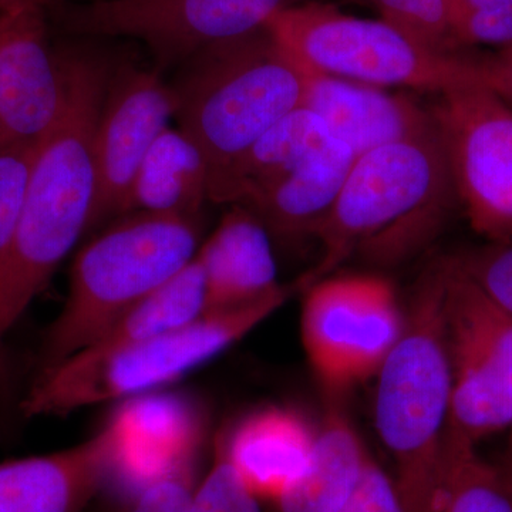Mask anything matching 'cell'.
Wrapping results in <instances>:
<instances>
[{"label": "cell", "instance_id": "1", "mask_svg": "<svg viewBox=\"0 0 512 512\" xmlns=\"http://www.w3.org/2000/svg\"><path fill=\"white\" fill-rule=\"evenodd\" d=\"M64 97L40 138L15 237L0 265V333L22 318L92 221L94 131L113 63L90 47L56 50Z\"/></svg>", "mask_w": 512, "mask_h": 512}, {"label": "cell", "instance_id": "2", "mask_svg": "<svg viewBox=\"0 0 512 512\" xmlns=\"http://www.w3.org/2000/svg\"><path fill=\"white\" fill-rule=\"evenodd\" d=\"M375 421L406 512H433L450 421V357L441 268L421 282L404 329L377 373Z\"/></svg>", "mask_w": 512, "mask_h": 512}, {"label": "cell", "instance_id": "3", "mask_svg": "<svg viewBox=\"0 0 512 512\" xmlns=\"http://www.w3.org/2000/svg\"><path fill=\"white\" fill-rule=\"evenodd\" d=\"M171 86L178 128L211 168V192L249 147L301 107L305 70L265 28L207 47Z\"/></svg>", "mask_w": 512, "mask_h": 512}, {"label": "cell", "instance_id": "4", "mask_svg": "<svg viewBox=\"0 0 512 512\" xmlns=\"http://www.w3.org/2000/svg\"><path fill=\"white\" fill-rule=\"evenodd\" d=\"M200 247V217L133 212L74 259L69 295L46 330L39 373L94 345L131 308L183 271Z\"/></svg>", "mask_w": 512, "mask_h": 512}, {"label": "cell", "instance_id": "5", "mask_svg": "<svg viewBox=\"0 0 512 512\" xmlns=\"http://www.w3.org/2000/svg\"><path fill=\"white\" fill-rule=\"evenodd\" d=\"M451 198L456 194L439 128L357 157L338 198L313 232L322 245V258L299 281L302 288L326 278L356 249L386 258L403 252V244L416 232L439 222Z\"/></svg>", "mask_w": 512, "mask_h": 512}, {"label": "cell", "instance_id": "6", "mask_svg": "<svg viewBox=\"0 0 512 512\" xmlns=\"http://www.w3.org/2000/svg\"><path fill=\"white\" fill-rule=\"evenodd\" d=\"M291 286L247 305L210 311L156 338L84 349L39 373L20 410L25 417L67 416L107 402L136 399L210 362L291 298Z\"/></svg>", "mask_w": 512, "mask_h": 512}, {"label": "cell", "instance_id": "7", "mask_svg": "<svg viewBox=\"0 0 512 512\" xmlns=\"http://www.w3.org/2000/svg\"><path fill=\"white\" fill-rule=\"evenodd\" d=\"M265 29L308 72L439 94L473 83L470 56L436 52L382 19L357 18L333 6H285Z\"/></svg>", "mask_w": 512, "mask_h": 512}, {"label": "cell", "instance_id": "8", "mask_svg": "<svg viewBox=\"0 0 512 512\" xmlns=\"http://www.w3.org/2000/svg\"><path fill=\"white\" fill-rule=\"evenodd\" d=\"M451 392L448 433L476 444L512 426V313L460 268L443 262Z\"/></svg>", "mask_w": 512, "mask_h": 512}, {"label": "cell", "instance_id": "9", "mask_svg": "<svg viewBox=\"0 0 512 512\" xmlns=\"http://www.w3.org/2000/svg\"><path fill=\"white\" fill-rule=\"evenodd\" d=\"M397 293L377 275L323 278L309 286L301 336L322 386L340 394L377 376L404 329Z\"/></svg>", "mask_w": 512, "mask_h": 512}, {"label": "cell", "instance_id": "10", "mask_svg": "<svg viewBox=\"0 0 512 512\" xmlns=\"http://www.w3.org/2000/svg\"><path fill=\"white\" fill-rule=\"evenodd\" d=\"M433 113L471 228L490 242L512 241V107L470 83L441 93Z\"/></svg>", "mask_w": 512, "mask_h": 512}, {"label": "cell", "instance_id": "11", "mask_svg": "<svg viewBox=\"0 0 512 512\" xmlns=\"http://www.w3.org/2000/svg\"><path fill=\"white\" fill-rule=\"evenodd\" d=\"M285 0H89L63 13L76 36L144 43L158 72L207 47L265 28Z\"/></svg>", "mask_w": 512, "mask_h": 512}, {"label": "cell", "instance_id": "12", "mask_svg": "<svg viewBox=\"0 0 512 512\" xmlns=\"http://www.w3.org/2000/svg\"><path fill=\"white\" fill-rule=\"evenodd\" d=\"M174 117L173 89L156 67L113 64L94 131L96 198L90 228L123 217L138 168Z\"/></svg>", "mask_w": 512, "mask_h": 512}, {"label": "cell", "instance_id": "13", "mask_svg": "<svg viewBox=\"0 0 512 512\" xmlns=\"http://www.w3.org/2000/svg\"><path fill=\"white\" fill-rule=\"evenodd\" d=\"M45 15L40 9L0 13V147L39 140L62 110V66Z\"/></svg>", "mask_w": 512, "mask_h": 512}, {"label": "cell", "instance_id": "14", "mask_svg": "<svg viewBox=\"0 0 512 512\" xmlns=\"http://www.w3.org/2000/svg\"><path fill=\"white\" fill-rule=\"evenodd\" d=\"M119 436L110 421L92 439L56 453L0 463V512H84L117 467Z\"/></svg>", "mask_w": 512, "mask_h": 512}, {"label": "cell", "instance_id": "15", "mask_svg": "<svg viewBox=\"0 0 512 512\" xmlns=\"http://www.w3.org/2000/svg\"><path fill=\"white\" fill-rule=\"evenodd\" d=\"M301 107L320 117L356 158L439 128L433 111L404 94L308 70Z\"/></svg>", "mask_w": 512, "mask_h": 512}, {"label": "cell", "instance_id": "16", "mask_svg": "<svg viewBox=\"0 0 512 512\" xmlns=\"http://www.w3.org/2000/svg\"><path fill=\"white\" fill-rule=\"evenodd\" d=\"M207 312L247 305L281 288L268 229L249 208H232L195 255Z\"/></svg>", "mask_w": 512, "mask_h": 512}, {"label": "cell", "instance_id": "17", "mask_svg": "<svg viewBox=\"0 0 512 512\" xmlns=\"http://www.w3.org/2000/svg\"><path fill=\"white\" fill-rule=\"evenodd\" d=\"M315 440L316 431L301 414L269 407L245 417L222 443L249 490L275 503L305 473Z\"/></svg>", "mask_w": 512, "mask_h": 512}, {"label": "cell", "instance_id": "18", "mask_svg": "<svg viewBox=\"0 0 512 512\" xmlns=\"http://www.w3.org/2000/svg\"><path fill=\"white\" fill-rule=\"evenodd\" d=\"M356 156L332 137L291 173L244 202L266 229L282 237L313 235L338 198Z\"/></svg>", "mask_w": 512, "mask_h": 512}, {"label": "cell", "instance_id": "19", "mask_svg": "<svg viewBox=\"0 0 512 512\" xmlns=\"http://www.w3.org/2000/svg\"><path fill=\"white\" fill-rule=\"evenodd\" d=\"M211 168L200 147L168 127L138 168L124 215L133 212L200 217L210 200Z\"/></svg>", "mask_w": 512, "mask_h": 512}, {"label": "cell", "instance_id": "20", "mask_svg": "<svg viewBox=\"0 0 512 512\" xmlns=\"http://www.w3.org/2000/svg\"><path fill=\"white\" fill-rule=\"evenodd\" d=\"M119 436L117 467L138 485L194 460L197 424L171 399L133 400L113 420Z\"/></svg>", "mask_w": 512, "mask_h": 512}, {"label": "cell", "instance_id": "21", "mask_svg": "<svg viewBox=\"0 0 512 512\" xmlns=\"http://www.w3.org/2000/svg\"><path fill=\"white\" fill-rule=\"evenodd\" d=\"M367 454L348 416L330 407L316 431L309 466L278 500L276 512H340L355 494Z\"/></svg>", "mask_w": 512, "mask_h": 512}, {"label": "cell", "instance_id": "22", "mask_svg": "<svg viewBox=\"0 0 512 512\" xmlns=\"http://www.w3.org/2000/svg\"><path fill=\"white\" fill-rule=\"evenodd\" d=\"M311 110L298 107L258 138L211 192V201L244 204L256 191L291 173L332 138Z\"/></svg>", "mask_w": 512, "mask_h": 512}, {"label": "cell", "instance_id": "23", "mask_svg": "<svg viewBox=\"0 0 512 512\" xmlns=\"http://www.w3.org/2000/svg\"><path fill=\"white\" fill-rule=\"evenodd\" d=\"M207 313L204 274L197 259L117 320L90 348L126 345L174 332ZM89 349V348H87Z\"/></svg>", "mask_w": 512, "mask_h": 512}, {"label": "cell", "instance_id": "24", "mask_svg": "<svg viewBox=\"0 0 512 512\" xmlns=\"http://www.w3.org/2000/svg\"><path fill=\"white\" fill-rule=\"evenodd\" d=\"M433 512H512L511 493L500 468L485 463L474 444L448 431Z\"/></svg>", "mask_w": 512, "mask_h": 512}, {"label": "cell", "instance_id": "25", "mask_svg": "<svg viewBox=\"0 0 512 512\" xmlns=\"http://www.w3.org/2000/svg\"><path fill=\"white\" fill-rule=\"evenodd\" d=\"M384 22L421 45L440 53H457L451 39L447 0H372Z\"/></svg>", "mask_w": 512, "mask_h": 512}, {"label": "cell", "instance_id": "26", "mask_svg": "<svg viewBox=\"0 0 512 512\" xmlns=\"http://www.w3.org/2000/svg\"><path fill=\"white\" fill-rule=\"evenodd\" d=\"M39 140L0 147V265L18 228Z\"/></svg>", "mask_w": 512, "mask_h": 512}, {"label": "cell", "instance_id": "27", "mask_svg": "<svg viewBox=\"0 0 512 512\" xmlns=\"http://www.w3.org/2000/svg\"><path fill=\"white\" fill-rule=\"evenodd\" d=\"M191 512H262L261 500L238 476L222 440L207 476L195 487Z\"/></svg>", "mask_w": 512, "mask_h": 512}, {"label": "cell", "instance_id": "28", "mask_svg": "<svg viewBox=\"0 0 512 512\" xmlns=\"http://www.w3.org/2000/svg\"><path fill=\"white\" fill-rule=\"evenodd\" d=\"M454 259L485 293L512 313V241L490 242Z\"/></svg>", "mask_w": 512, "mask_h": 512}, {"label": "cell", "instance_id": "29", "mask_svg": "<svg viewBox=\"0 0 512 512\" xmlns=\"http://www.w3.org/2000/svg\"><path fill=\"white\" fill-rule=\"evenodd\" d=\"M195 487L191 460L138 485L126 512H191Z\"/></svg>", "mask_w": 512, "mask_h": 512}, {"label": "cell", "instance_id": "30", "mask_svg": "<svg viewBox=\"0 0 512 512\" xmlns=\"http://www.w3.org/2000/svg\"><path fill=\"white\" fill-rule=\"evenodd\" d=\"M454 47L512 46V0H495L451 22Z\"/></svg>", "mask_w": 512, "mask_h": 512}, {"label": "cell", "instance_id": "31", "mask_svg": "<svg viewBox=\"0 0 512 512\" xmlns=\"http://www.w3.org/2000/svg\"><path fill=\"white\" fill-rule=\"evenodd\" d=\"M340 512H406L396 485L369 456L360 483Z\"/></svg>", "mask_w": 512, "mask_h": 512}, {"label": "cell", "instance_id": "32", "mask_svg": "<svg viewBox=\"0 0 512 512\" xmlns=\"http://www.w3.org/2000/svg\"><path fill=\"white\" fill-rule=\"evenodd\" d=\"M473 84L483 86L512 107V46L494 55L470 56Z\"/></svg>", "mask_w": 512, "mask_h": 512}, {"label": "cell", "instance_id": "33", "mask_svg": "<svg viewBox=\"0 0 512 512\" xmlns=\"http://www.w3.org/2000/svg\"><path fill=\"white\" fill-rule=\"evenodd\" d=\"M64 0H0V13L18 9H40L43 12L63 5Z\"/></svg>", "mask_w": 512, "mask_h": 512}, {"label": "cell", "instance_id": "34", "mask_svg": "<svg viewBox=\"0 0 512 512\" xmlns=\"http://www.w3.org/2000/svg\"><path fill=\"white\" fill-rule=\"evenodd\" d=\"M448 9H450V19L460 18V16L467 15V13L474 12V10L484 8L490 5L495 0H447Z\"/></svg>", "mask_w": 512, "mask_h": 512}, {"label": "cell", "instance_id": "35", "mask_svg": "<svg viewBox=\"0 0 512 512\" xmlns=\"http://www.w3.org/2000/svg\"><path fill=\"white\" fill-rule=\"evenodd\" d=\"M501 473H503V477L505 483H507L508 490H510L512 497V461L507 464V466L500 468Z\"/></svg>", "mask_w": 512, "mask_h": 512}, {"label": "cell", "instance_id": "36", "mask_svg": "<svg viewBox=\"0 0 512 512\" xmlns=\"http://www.w3.org/2000/svg\"><path fill=\"white\" fill-rule=\"evenodd\" d=\"M3 338H5V336H3L2 333H0V366H2L3 359Z\"/></svg>", "mask_w": 512, "mask_h": 512}, {"label": "cell", "instance_id": "37", "mask_svg": "<svg viewBox=\"0 0 512 512\" xmlns=\"http://www.w3.org/2000/svg\"><path fill=\"white\" fill-rule=\"evenodd\" d=\"M511 430H512V426H511ZM511 446H512V434H511Z\"/></svg>", "mask_w": 512, "mask_h": 512}]
</instances>
